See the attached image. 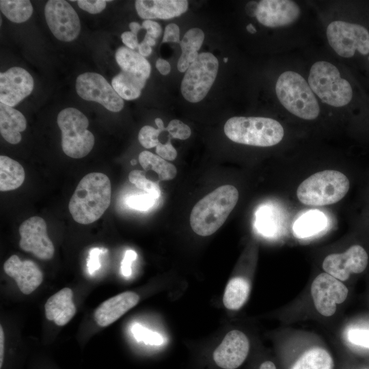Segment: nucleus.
Segmentation results:
<instances>
[{
	"label": "nucleus",
	"mask_w": 369,
	"mask_h": 369,
	"mask_svg": "<svg viewBox=\"0 0 369 369\" xmlns=\"http://www.w3.org/2000/svg\"><path fill=\"white\" fill-rule=\"evenodd\" d=\"M111 185L107 175L92 172L79 182L68 204L73 219L81 224L97 221L111 203Z\"/></svg>",
	"instance_id": "nucleus-1"
},
{
	"label": "nucleus",
	"mask_w": 369,
	"mask_h": 369,
	"mask_svg": "<svg viewBox=\"0 0 369 369\" xmlns=\"http://www.w3.org/2000/svg\"><path fill=\"white\" fill-rule=\"evenodd\" d=\"M238 200V192L230 184L221 186L204 196L193 206L189 218L195 233L207 236L226 221Z\"/></svg>",
	"instance_id": "nucleus-2"
},
{
	"label": "nucleus",
	"mask_w": 369,
	"mask_h": 369,
	"mask_svg": "<svg viewBox=\"0 0 369 369\" xmlns=\"http://www.w3.org/2000/svg\"><path fill=\"white\" fill-rule=\"evenodd\" d=\"M232 141L253 146H273L281 141L284 131L277 120L264 117H232L224 125Z\"/></svg>",
	"instance_id": "nucleus-3"
},
{
	"label": "nucleus",
	"mask_w": 369,
	"mask_h": 369,
	"mask_svg": "<svg viewBox=\"0 0 369 369\" xmlns=\"http://www.w3.org/2000/svg\"><path fill=\"white\" fill-rule=\"evenodd\" d=\"M350 189V180L342 172L324 170L316 172L298 187L297 196L307 206H321L341 200Z\"/></svg>",
	"instance_id": "nucleus-4"
},
{
	"label": "nucleus",
	"mask_w": 369,
	"mask_h": 369,
	"mask_svg": "<svg viewBox=\"0 0 369 369\" xmlns=\"http://www.w3.org/2000/svg\"><path fill=\"white\" fill-rule=\"evenodd\" d=\"M275 92L282 105L293 115L308 120L318 116L316 98L309 84L297 72H283L277 81Z\"/></svg>",
	"instance_id": "nucleus-5"
},
{
	"label": "nucleus",
	"mask_w": 369,
	"mask_h": 369,
	"mask_svg": "<svg viewBox=\"0 0 369 369\" xmlns=\"http://www.w3.org/2000/svg\"><path fill=\"white\" fill-rule=\"evenodd\" d=\"M308 84L323 102L333 107L347 105L353 96L350 83L341 77L334 65L327 62L319 61L312 65Z\"/></svg>",
	"instance_id": "nucleus-6"
},
{
	"label": "nucleus",
	"mask_w": 369,
	"mask_h": 369,
	"mask_svg": "<svg viewBox=\"0 0 369 369\" xmlns=\"http://www.w3.org/2000/svg\"><path fill=\"white\" fill-rule=\"evenodd\" d=\"M57 122L62 132L63 152L74 159L87 156L95 142L94 135L87 130V118L77 109L67 107L59 113Z\"/></svg>",
	"instance_id": "nucleus-7"
},
{
	"label": "nucleus",
	"mask_w": 369,
	"mask_h": 369,
	"mask_svg": "<svg viewBox=\"0 0 369 369\" xmlns=\"http://www.w3.org/2000/svg\"><path fill=\"white\" fill-rule=\"evenodd\" d=\"M218 68V59L213 54H199L182 79L180 89L183 97L190 102L204 99L216 79Z\"/></svg>",
	"instance_id": "nucleus-8"
},
{
	"label": "nucleus",
	"mask_w": 369,
	"mask_h": 369,
	"mask_svg": "<svg viewBox=\"0 0 369 369\" xmlns=\"http://www.w3.org/2000/svg\"><path fill=\"white\" fill-rule=\"evenodd\" d=\"M329 44L340 56L369 55V31L363 25L342 20L331 22L327 28Z\"/></svg>",
	"instance_id": "nucleus-9"
},
{
	"label": "nucleus",
	"mask_w": 369,
	"mask_h": 369,
	"mask_svg": "<svg viewBox=\"0 0 369 369\" xmlns=\"http://www.w3.org/2000/svg\"><path fill=\"white\" fill-rule=\"evenodd\" d=\"M75 87L81 98L98 102L110 111L118 112L124 107L123 99L98 73L81 74L77 78Z\"/></svg>",
	"instance_id": "nucleus-10"
},
{
	"label": "nucleus",
	"mask_w": 369,
	"mask_h": 369,
	"mask_svg": "<svg viewBox=\"0 0 369 369\" xmlns=\"http://www.w3.org/2000/svg\"><path fill=\"white\" fill-rule=\"evenodd\" d=\"M44 16L51 31L57 40L71 42L79 35V17L68 1H48L44 7Z\"/></svg>",
	"instance_id": "nucleus-11"
},
{
	"label": "nucleus",
	"mask_w": 369,
	"mask_h": 369,
	"mask_svg": "<svg viewBox=\"0 0 369 369\" xmlns=\"http://www.w3.org/2000/svg\"><path fill=\"white\" fill-rule=\"evenodd\" d=\"M368 263L369 254L366 249L360 244H353L343 253L327 256L322 266L327 273L344 282L353 274L363 273Z\"/></svg>",
	"instance_id": "nucleus-12"
},
{
	"label": "nucleus",
	"mask_w": 369,
	"mask_h": 369,
	"mask_svg": "<svg viewBox=\"0 0 369 369\" xmlns=\"http://www.w3.org/2000/svg\"><path fill=\"white\" fill-rule=\"evenodd\" d=\"M348 294V288L341 281L327 273L316 276L311 285L314 306L324 316L334 314L337 304L342 303Z\"/></svg>",
	"instance_id": "nucleus-13"
},
{
	"label": "nucleus",
	"mask_w": 369,
	"mask_h": 369,
	"mask_svg": "<svg viewBox=\"0 0 369 369\" xmlns=\"http://www.w3.org/2000/svg\"><path fill=\"white\" fill-rule=\"evenodd\" d=\"M18 231L21 249L44 260L53 257L55 248L48 236L47 226L44 219L38 216L29 217L20 224Z\"/></svg>",
	"instance_id": "nucleus-14"
},
{
	"label": "nucleus",
	"mask_w": 369,
	"mask_h": 369,
	"mask_svg": "<svg viewBox=\"0 0 369 369\" xmlns=\"http://www.w3.org/2000/svg\"><path fill=\"white\" fill-rule=\"evenodd\" d=\"M33 86V79L26 70L10 68L0 74V101L14 107L31 93Z\"/></svg>",
	"instance_id": "nucleus-15"
},
{
	"label": "nucleus",
	"mask_w": 369,
	"mask_h": 369,
	"mask_svg": "<svg viewBox=\"0 0 369 369\" xmlns=\"http://www.w3.org/2000/svg\"><path fill=\"white\" fill-rule=\"evenodd\" d=\"M249 351V342L244 333L238 330L229 331L216 348L213 358L223 369H236L245 361Z\"/></svg>",
	"instance_id": "nucleus-16"
},
{
	"label": "nucleus",
	"mask_w": 369,
	"mask_h": 369,
	"mask_svg": "<svg viewBox=\"0 0 369 369\" xmlns=\"http://www.w3.org/2000/svg\"><path fill=\"white\" fill-rule=\"evenodd\" d=\"M299 15V7L295 2L290 0L260 1L256 13L258 22L268 27L290 25Z\"/></svg>",
	"instance_id": "nucleus-17"
},
{
	"label": "nucleus",
	"mask_w": 369,
	"mask_h": 369,
	"mask_svg": "<svg viewBox=\"0 0 369 369\" xmlns=\"http://www.w3.org/2000/svg\"><path fill=\"white\" fill-rule=\"evenodd\" d=\"M5 273L14 279L19 290L25 295L33 292L42 282L43 274L39 266L30 260H21L11 256L4 263Z\"/></svg>",
	"instance_id": "nucleus-18"
},
{
	"label": "nucleus",
	"mask_w": 369,
	"mask_h": 369,
	"mask_svg": "<svg viewBox=\"0 0 369 369\" xmlns=\"http://www.w3.org/2000/svg\"><path fill=\"white\" fill-rule=\"evenodd\" d=\"M139 295L133 291L118 294L102 302L94 312V320L100 327H107L135 307Z\"/></svg>",
	"instance_id": "nucleus-19"
},
{
	"label": "nucleus",
	"mask_w": 369,
	"mask_h": 369,
	"mask_svg": "<svg viewBox=\"0 0 369 369\" xmlns=\"http://www.w3.org/2000/svg\"><path fill=\"white\" fill-rule=\"evenodd\" d=\"M139 17L146 20L170 19L184 14L188 9L186 0H137L135 3Z\"/></svg>",
	"instance_id": "nucleus-20"
},
{
	"label": "nucleus",
	"mask_w": 369,
	"mask_h": 369,
	"mask_svg": "<svg viewBox=\"0 0 369 369\" xmlns=\"http://www.w3.org/2000/svg\"><path fill=\"white\" fill-rule=\"evenodd\" d=\"M72 297V291L69 288H62L52 295L44 305L46 318L59 326L67 324L76 313Z\"/></svg>",
	"instance_id": "nucleus-21"
},
{
	"label": "nucleus",
	"mask_w": 369,
	"mask_h": 369,
	"mask_svg": "<svg viewBox=\"0 0 369 369\" xmlns=\"http://www.w3.org/2000/svg\"><path fill=\"white\" fill-rule=\"evenodd\" d=\"M26 127L27 121L23 113L0 102V133L6 141L11 144H18L22 139L20 133Z\"/></svg>",
	"instance_id": "nucleus-22"
},
{
	"label": "nucleus",
	"mask_w": 369,
	"mask_h": 369,
	"mask_svg": "<svg viewBox=\"0 0 369 369\" xmlns=\"http://www.w3.org/2000/svg\"><path fill=\"white\" fill-rule=\"evenodd\" d=\"M115 60L122 71L148 79L151 72L149 62L139 53L126 46L119 47L115 52Z\"/></svg>",
	"instance_id": "nucleus-23"
},
{
	"label": "nucleus",
	"mask_w": 369,
	"mask_h": 369,
	"mask_svg": "<svg viewBox=\"0 0 369 369\" xmlns=\"http://www.w3.org/2000/svg\"><path fill=\"white\" fill-rule=\"evenodd\" d=\"M204 40V33L199 28L188 30L180 42L182 50L181 55L177 63V68L181 72L187 71L189 67L196 60Z\"/></svg>",
	"instance_id": "nucleus-24"
},
{
	"label": "nucleus",
	"mask_w": 369,
	"mask_h": 369,
	"mask_svg": "<svg viewBox=\"0 0 369 369\" xmlns=\"http://www.w3.org/2000/svg\"><path fill=\"white\" fill-rule=\"evenodd\" d=\"M23 166L9 156H0V190L8 191L16 189L25 180Z\"/></svg>",
	"instance_id": "nucleus-25"
},
{
	"label": "nucleus",
	"mask_w": 369,
	"mask_h": 369,
	"mask_svg": "<svg viewBox=\"0 0 369 369\" xmlns=\"http://www.w3.org/2000/svg\"><path fill=\"white\" fill-rule=\"evenodd\" d=\"M146 80L141 77L121 71L112 79L111 85L122 99L131 100L139 97Z\"/></svg>",
	"instance_id": "nucleus-26"
},
{
	"label": "nucleus",
	"mask_w": 369,
	"mask_h": 369,
	"mask_svg": "<svg viewBox=\"0 0 369 369\" xmlns=\"http://www.w3.org/2000/svg\"><path fill=\"white\" fill-rule=\"evenodd\" d=\"M250 292L249 282L244 277H236L231 279L226 287L223 303L228 310L240 309L246 302Z\"/></svg>",
	"instance_id": "nucleus-27"
},
{
	"label": "nucleus",
	"mask_w": 369,
	"mask_h": 369,
	"mask_svg": "<svg viewBox=\"0 0 369 369\" xmlns=\"http://www.w3.org/2000/svg\"><path fill=\"white\" fill-rule=\"evenodd\" d=\"M139 161L144 170L154 171L160 181L172 180L177 174L174 165L149 151L141 152L139 155Z\"/></svg>",
	"instance_id": "nucleus-28"
},
{
	"label": "nucleus",
	"mask_w": 369,
	"mask_h": 369,
	"mask_svg": "<svg viewBox=\"0 0 369 369\" xmlns=\"http://www.w3.org/2000/svg\"><path fill=\"white\" fill-rule=\"evenodd\" d=\"M333 360L324 348L314 347L305 351L290 369H333Z\"/></svg>",
	"instance_id": "nucleus-29"
},
{
	"label": "nucleus",
	"mask_w": 369,
	"mask_h": 369,
	"mask_svg": "<svg viewBox=\"0 0 369 369\" xmlns=\"http://www.w3.org/2000/svg\"><path fill=\"white\" fill-rule=\"evenodd\" d=\"M0 10L9 20L16 23L27 21L33 13L32 5L28 0H1Z\"/></svg>",
	"instance_id": "nucleus-30"
},
{
	"label": "nucleus",
	"mask_w": 369,
	"mask_h": 369,
	"mask_svg": "<svg viewBox=\"0 0 369 369\" xmlns=\"http://www.w3.org/2000/svg\"><path fill=\"white\" fill-rule=\"evenodd\" d=\"M325 217L318 210L310 211L299 217L293 230L299 237H308L320 231L325 226Z\"/></svg>",
	"instance_id": "nucleus-31"
},
{
	"label": "nucleus",
	"mask_w": 369,
	"mask_h": 369,
	"mask_svg": "<svg viewBox=\"0 0 369 369\" xmlns=\"http://www.w3.org/2000/svg\"><path fill=\"white\" fill-rule=\"evenodd\" d=\"M128 179L138 189L144 190L155 199L159 197L161 189L159 184L147 179L145 176V172L137 169L133 170L128 174Z\"/></svg>",
	"instance_id": "nucleus-32"
},
{
	"label": "nucleus",
	"mask_w": 369,
	"mask_h": 369,
	"mask_svg": "<svg viewBox=\"0 0 369 369\" xmlns=\"http://www.w3.org/2000/svg\"><path fill=\"white\" fill-rule=\"evenodd\" d=\"M132 332L137 341H144L146 344L159 345L163 341V337L159 333L144 328L137 323L133 326Z\"/></svg>",
	"instance_id": "nucleus-33"
},
{
	"label": "nucleus",
	"mask_w": 369,
	"mask_h": 369,
	"mask_svg": "<svg viewBox=\"0 0 369 369\" xmlns=\"http://www.w3.org/2000/svg\"><path fill=\"white\" fill-rule=\"evenodd\" d=\"M163 132L159 128H154L151 126H143L138 135V140L140 144L146 148H152L156 147L159 144V137Z\"/></svg>",
	"instance_id": "nucleus-34"
},
{
	"label": "nucleus",
	"mask_w": 369,
	"mask_h": 369,
	"mask_svg": "<svg viewBox=\"0 0 369 369\" xmlns=\"http://www.w3.org/2000/svg\"><path fill=\"white\" fill-rule=\"evenodd\" d=\"M156 200L147 193H140L130 195L126 202L133 209L145 211L153 206Z\"/></svg>",
	"instance_id": "nucleus-35"
},
{
	"label": "nucleus",
	"mask_w": 369,
	"mask_h": 369,
	"mask_svg": "<svg viewBox=\"0 0 369 369\" xmlns=\"http://www.w3.org/2000/svg\"><path fill=\"white\" fill-rule=\"evenodd\" d=\"M166 128L172 137L181 140L188 139L191 133L189 126L176 119L171 120Z\"/></svg>",
	"instance_id": "nucleus-36"
},
{
	"label": "nucleus",
	"mask_w": 369,
	"mask_h": 369,
	"mask_svg": "<svg viewBox=\"0 0 369 369\" xmlns=\"http://www.w3.org/2000/svg\"><path fill=\"white\" fill-rule=\"evenodd\" d=\"M107 1L105 0H79L77 1V4L81 10L95 14L101 12L106 8Z\"/></svg>",
	"instance_id": "nucleus-37"
},
{
	"label": "nucleus",
	"mask_w": 369,
	"mask_h": 369,
	"mask_svg": "<svg viewBox=\"0 0 369 369\" xmlns=\"http://www.w3.org/2000/svg\"><path fill=\"white\" fill-rule=\"evenodd\" d=\"M348 340L354 344L369 348V330L353 329L348 333Z\"/></svg>",
	"instance_id": "nucleus-38"
},
{
	"label": "nucleus",
	"mask_w": 369,
	"mask_h": 369,
	"mask_svg": "<svg viewBox=\"0 0 369 369\" xmlns=\"http://www.w3.org/2000/svg\"><path fill=\"white\" fill-rule=\"evenodd\" d=\"M157 155L167 161H174L177 156V151L172 146L170 138L165 143H161L156 146Z\"/></svg>",
	"instance_id": "nucleus-39"
},
{
	"label": "nucleus",
	"mask_w": 369,
	"mask_h": 369,
	"mask_svg": "<svg viewBox=\"0 0 369 369\" xmlns=\"http://www.w3.org/2000/svg\"><path fill=\"white\" fill-rule=\"evenodd\" d=\"M162 42L163 43L180 42V29L176 24L170 23L165 27Z\"/></svg>",
	"instance_id": "nucleus-40"
},
{
	"label": "nucleus",
	"mask_w": 369,
	"mask_h": 369,
	"mask_svg": "<svg viewBox=\"0 0 369 369\" xmlns=\"http://www.w3.org/2000/svg\"><path fill=\"white\" fill-rule=\"evenodd\" d=\"M137 254L135 251L126 250L121 264V270L124 276L128 277L131 274V264L136 259Z\"/></svg>",
	"instance_id": "nucleus-41"
},
{
	"label": "nucleus",
	"mask_w": 369,
	"mask_h": 369,
	"mask_svg": "<svg viewBox=\"0 0 369 369\" xmlns=\"http://www.w3.org/2000/svg\"><path fill=\"white\" fill-rule=\"evenodd\" d=\"M102 252V249L100 248H93L90 250L87 262V266L90 273H93L100 268L99 255Z\"/></svg>",
	"instance_id": "nucleus-42"
},
{
	"label": "nucleus",
	"mask_w": 369,
	"mask_h": 369,
	"mask_svg": "<svg viewBox=\"0 0 369 369\" xmlns=\"http://www.w3.org/2000/svg\"><path fill=\"white\" fill-rule=\"evenodd\" d=\"M143 29L146 30V34L156 39L159 38L162 31L161 25L152 20H145L141 25Z\"/></svg>",
	"instance_id": "nucleus-43"
},
{
	"label": "nucleus",
	"mask_w": 369,
	"mask_h": 369,
	"mask_svg": "<svg viewBox=\"0 0 369 369\" xmlns=\"http://www.w3.org/2000/svg\"><path fill=\"white\" fill-rule=\"evenodd\" d=\"M121 39L124 45L134 50L139 46L137 36L131 31H124L121 35Z\"/></svg>",
	"instance_id": "nucleus-44"
},
{
	"label": "nucleus",
	"mask_w": 369,
	"mask_h": 369,
	"mask_svg": "<svg viewBox=\"0 0 369 369\" xmlns=\"http://www.w3.org/2000/svg\"><path fill=\"white\" fill-rule=\"evenodd\" d=\"M156 68L163 75H167L170 72L171 66L169 63L164 59L159 58L156 62Z\"/></svg>",
	"instance_id": "nucleus-45"
},
{
	"label": "nucleus",
	"mask_w": 369,
	"mask_h": 369,
	"mask_svg": "<svg viewBox=\"0 0 369 369\" xmlns=\"http://www.w3.org/2000/svg\"><path fill=\"white\" fill-rule=\"evenodd\" d=\"M139 53L143 57H148L152 53V47L142 41L138 46Z\"/></svg>",
	"instance_id": "nucleus-46"
},
{
	"label": "nucleus",
	"mask_w": 369,
	"mask_h": 369,
	"mask_svg": "<svg viewBox=\"0 0 369 369\" xmlns=\"http://www.w3.org/2000/svg\"><path fill=\"white\" fill-rule=\"evenodd\" d=\"M4 353V333L2 326H0V368L2 366Z\"/></svg>",
	"instance_id": "nucleus-47"
},
{
	"label": "nucleus",
	"mask_w": 369,
	"mask_h": 369,
	"mask_svg": "<svg viewBox=\"0 0 369 369\" xmlns=\"http://www.w3.org/2000/svg\"><path fill=\"white\" fill-rule=\"evenodd\" d=\"M258 4V3L256 2H249L247 4L245 10L248 15L256 16Z\"/></svg>",
	"instance_id": "nucleus-48"
},
{
	"label": "nucleus",
	"mask_w": 369,
	"mask_h": 369,
	"mask_svg": "<svg viewBox=\"0 0 369 369\" xmlns=\"http://www.w3.org/2000/svg\"><path fill=\"white\" fill-rule=\"evenodd\" d=\"M129 28L131 32L137 36V33L142 28V27L137 22H131L129 24Z\"/></svg>",
	"instance_id": "nucleus-49"
},
{
	"label": "nucleus",
	"mask_w": 369,
	"mask_h": 369,
	"mask_svg": "<svg viewBox=\"0 0 369 369\" xmlns=\"http://www.w3.org/2000/svg\"><path fill=\"white\" fill-rule=\"evenodd\" d=\"M259 369H277L275 365L271 361H264Z\"/></svg>",
	"instance_id": "nucleus-50"
},
{
	"label": "nucleus",
	"mask_w": 369,
	"mask_h": 369,
	"mask_svg": "<svg viewBox=\"0 0 369 369\" xmlns=\"http://www.w3.org/2000/svg\"><path fill=\"white\" fill-rule=\"evenodd\" d=\"M143 41L147 43L150 46H154L156 44L155 39L147 34H146Z\"/></svg>",
	"instance_id": "nucleus-51"
},
{
	"label": "nucleus",
	"mask_w": 369,
	"mask_h": 369,
	"mask_svg": "<svg viewBox=\"0 0 369 369\" xmlns=\"http://www.w3.org/2000/svg\"><path fill=\"white\" fill-rule=\"evenodd\" d=\"M154 121L159 129L161 130L162 131H167V128L164 127L163 122L161 118H157L154 120Z\"/></svg>",
	"instance_id": "nucleus-52"
},
{
	"label": "nucleus",
	"mask_w": 369,
	"mask_h": 369,
	"mask_svg": "<svg viewBox=\"0 0 369 369\" xmlns=\"http://www.w3.org/2000/svg\"><path fill=\"white\" fill-rule=\"evenodd\" d=\"M246 29L251 33H255L256 32V29L252 24L247 25Z\"/></svg>",
	"instance_id": "nucleus-53"
},
{
	"label": "nucleus",
	"mask_w": 369,
	"mask_h": 369,
	"mask_svg": "<svg viewBox=\"0 0 369 369\" xmlns=\"http://www.w3.org/2000/svg\"><path fill=\"white\" fill-rule=\"evenodd\" d=\"M223 61H224L225 63H226L228 61V59L227 57H225L223 59Z\"/></svg>",
	"instance_id": "nucleus-54"
},
{
	"label": "nucleus",
	"mask_w": 369,
	"mask_h": 369,
	"mask_svg": "<svg viewBox=\"0 0 369 369\" xmlns=\"http://www.w3.org/2000/svg\"><path fill=\"white\" fill-rule=\"evenodd\" d=\"M135 163H136V161L133 160L132 162H131V164H132V165H134V164H135Z\"/></svg>",
	"instance_id": "nucleus-55"
}]
</instances>
